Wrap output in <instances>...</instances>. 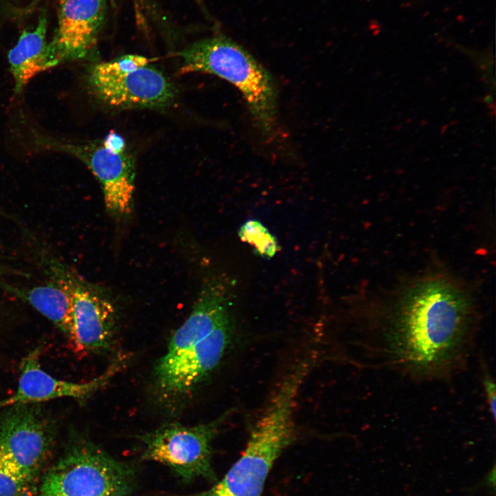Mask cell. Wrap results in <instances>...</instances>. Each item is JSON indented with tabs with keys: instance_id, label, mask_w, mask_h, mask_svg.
Listing matches in <instances>:
<instances>
[{
	"instance_id": "cell-1",
	"label": "cell",
	"mask_w": 496,
	"mask_h": 496,
	"mask_svg": "<svg viewBox=\"0 0 496 496\" xmlns=\"http://www.w3.org/2000/svg\"><path fill=\"white\" fill-rule=\"evenodd\" d=\"M369 334L375 365L418 380L446 379L464 369L473 349L474 307L451 281L426 278L402 292Z\"/></svg>"
},
{
	"instance_id": "cell-2",
	"label": "cell",
	"mask_w": 496,
	"mask_h": 496,
	"mask_svg": "<svg viewBox=\"0 0 496 496\" xmlns=\"http://www.w3.org/2000/svg\"><path fill=\"white\" fill-rule=\"evenodd\" d=\"M298 393L294 384L279 383L253 425L239 459L213 486L188 496H260L275 462L294 440Z\"/></svg>"
},
{
	"instance_id": "cell-3",
	"label": "cell",
	"mask_w": 496,
	"mask_h": 496,
	"mask_svg": "<svg viewBox=\"0 0 496 496\" xmlns=\"http://www.w3.org/2000/svg\"><path fill=\"white\" fill-rule=\"evenodd\" d=\"M180 72L217 76L242 93L259 130L271 136L277 123L276 88L269 72L245 49L222 36L199 40L178 54Z\"/></svg>"
},
{
	"instance_id": "cell-4",
	"label": "cell",
	"mask_w": 496,
	"mask_h": 496,
	"mask_svg": "<svg viewBox=\"0 0 496 496\" xmlns=\"http://www.w3.org/2000/svg\"><path fill=\"white\" fill-rule=\"evenodd\" d=\"M135 468L88 441L73 444L45 473L39 496H127Z\"/></svg>"
},
{
	"instance_id": "cell-5",
	"label": "cell",
	"mask_w": 496,
	"mask_h": 496,
	"mask_svg": "<svg viewBox=\"0 0 496 496\" xmlns=\"http://www.w3.org/2000/svg\"><path fill=\"white\" fill-rule=\"evenodd\" d=\"M228 414L193 426L167 424L141 435L143 457L169 467L184 482L200 477L216 482L211 444Z\"/></svg>"
},
{
	"instance_id": "cell-6",
	"label": "cell",
	"mask_w": 496,
	"mask_h": 496,
	"mask_svg": "<svg viewBox=\"0 0 496 496\" xmlns=\"http://www.w3.org/2000/svg\"><path fill=\"white\" fill-rule=\"evenodd\" d=\"M32 143L39 148L71 154L81 161L99 182L106 210L112 216L123 218L132 210L134 193L135 160L126 147L115 150L101 140L74 143L30 131Z\"/></svg>"
},
{
	"instance_id": "cell-7",
	"label": "cell",
	"mask_w": 496,
	"mask_h": 496,
	"mask_svg": "<svg viewBox=\"0 0 496 496\" xmlns=\"http://www.w3.org/2000/svg\"><path fill=\"white\" fill-rule=\"evenodd\" d=\"M85 81L95 99L116 109L165 108L176 94L165 74L149 64L123 69L113 60L96 63L87 69Z\"/></svg>"
},
{
	"instance_id": "cell-8",
	"label": "cell",
	"mask_w": 496,
	"mask_h": 496,
	"mask_svg": "<svg viewBox=\"0 0 496 496\" xmlns=\"http://www.w3.org/2000/svg\"><path fill=\"white\" fill-rule=\"evenodd\" d=\"M9 407L0 416V462L35 483L50 455L53 424L37 404Z\"/></svg>"
},
{
	"instance_id": "cell-9",
	"label": "cell",
	"mask_w": 496,
	"mask_h": 496,
	"mask_svg": "<svg viewBox=\"0 0 496 496\" xmlns=\"http://www.w3.org/2000/svg\"><path fill=\"white\" fill-rule=\"evenodd\" d=\"M230 321L200 341L172 355H164L155 367L161 391L168 395L187 393L219 364L229 345Z\"/></svg>"
},
{
	"instance_id": "cell-10",
	"label": "cell",
	"mask_w": 496,
	"mask_h": 496,
	"mask_svg": "<svg viewBox=\"0 0 496 496\" xmlns=\"http://www.w3.org/2000/svg\"><path fill=\"white\" fill-rule=\"evenodd\" d=\"M106 12V0H59L58 25L48 43L49 65L80 59L95 45Z\"/></svg>"
},
{
	"instance_id": "cell-11",
	"label": "cell",
	"mask_w": 496,
	"mask_h": 496,
	"mask_svg": "<svg viewBox=\"0 0 496 496\" xmlns=\"http://www.w3.org/2000/svg\"><path fill=\"white\" fill-rule=\"evenodd\" d=\"M73 322L70 341L77 351L95 353L109 348L113 338L116 310L99 289L72 281Z\"/></svg>"
},
{
	"instance_id": "cell-12",
	"label": "cell",
	"mask_w": 496,
	"mask_h": 496,
	"mask_svg": "<svg viewBox=\"0 0 496 496\" xmlns=\"http://www.w3.org/2000/svg\"><path fill=\"white\" fill-rule=\"evenodd\" d=\"M39 355V351L37 349L23 360L17 389L8 397L0 400V409L61 397L84 399L105 386L118 369L114 364L89 382H69L54 378L43 370Z\"/></svg>"
},
{
	"instance_id": "cell-13",
	"label": "cell",
	"mask_w": 496,
	"mask_h": 496,
	"mask_svg": "<svg viewBox=\"0 0 496 496\" xmlns=\"http://www.w3.org/2000/svg\"><path fill=\"white\" fill-rule=\"evenodd\" d=\"M226 298L220 285L215 282L207 285L188 318L173 334L165 355L174 354L200 341L229 322Z\"/></svg>"
},
{
	"instance_id": "cell-14",
	"label": "cell",
	"mask_w": 496,
	"mask_h": 496,
	"mask_svg": "<svg viewBox=\"0 0 496 496\" xmlns=\"http://www.w3.org/2000/svg\"><path fill=\"white\" fill-rule=\"evenodd\" d=\"M47 19L42 17L31 30L22 32L8 54L14 93L19 94L32 77L50 68Z\"/></svg>"
},
{
	"instance_id": "cell-15",
	"label": "cell",
	"mask_w": 496,
	"mask_h": 496,
	"mask_svg": "<svg viewBox=\"0 0 496 496\" xmlns=\"http://www.w3.org/2000/svg\"><path fill=\"white\" fill-rule=\"evenodd\" d=\"M17 293L70 339L73 322L72 281L50 283Z\"/></svg>"
},
{
	"instance_id": "cell-16",
	"label": "cell",
	"mask_w": 496,
	"mask_h": 496,
	"mask_svg": "<svg viewBox=\"0 0 496 496\" xmlns=\"http://www.w3.org/2000/svg\"><path fill=\"white\" fill-rule=\"evenodd\" d=\"M238 234L243 242L252 245L256 251L261 256L271 257L278 251V247L275 238L257 220L247 221L240 227Z\"/></svg>"
},
{
	"instance_id": "cell-17",
	"label": "cell",
	"mask_w": 496,
	"mask_h": 496,
	"mask_svg": "<svg viewBox=\"0 0 496 496\" xmlns=\"http://www.w3.org/2000/svg\"><path fill=\"white\" fill-rule=\"evenodd\" d=\"M35 483L0 462V496H30Z\"/></svg>"
},
{
	"instance_id": "cell-18",
	"label": "cell",
	"mask_w": 496,
	"mask_h": 496,
	"mask_svg": "<svg viewBox=\"0 0 496 496\" xmlns=\"http://www.w3.org/2000/svg\"><path fill=\"white\" fill-rule=\"evenodd\" d=\"M483 386L484 389L486 402L490 409V412L493 415V418L495 419V384L492 378L488 375H484L483 378Z\"/></svg>"
}]
</instances>
